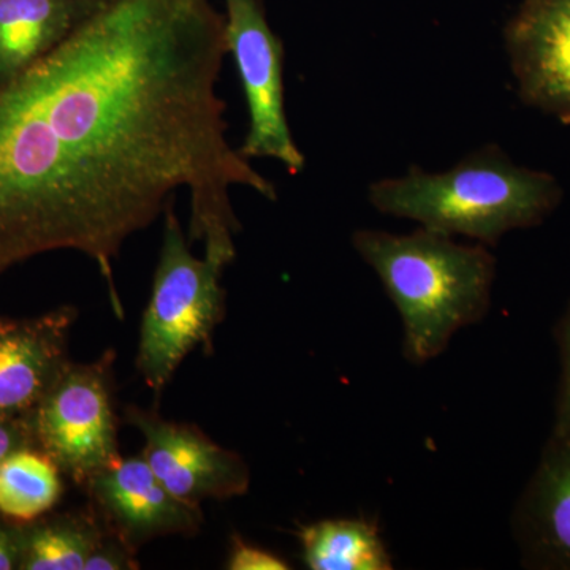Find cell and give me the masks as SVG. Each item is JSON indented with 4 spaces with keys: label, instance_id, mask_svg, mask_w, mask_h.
<instances>
[{
    "label": "cell",
    "instance_id": "cell-1",
    "mask_svg": "<svg viewBox=\"0 0 570 570\" xmlns=\"http://www.w3.org/2000/svg\"><path fill=\"white\" fill-rule=\"evenodd\" d=\"M228 55L212 0H111L0 89V277L56 250L91 258L124 317L115 262L190 197L189 238L227 268L234 187L275 184L228 142L217 94Z\"/></svg>",
    "mask_w": 570,
    "mask_h": 570
},
{
    "label": "cell",
    "instance_id": "cell-7",
    "mask_svg": "<svg viewBox=\"0 0 570 570\" xmlns=\"http://www.w3.org/2000/svg\"><path fill=\"white\" fill-rule=\"evenodd\" d=\"M126 420L145 439L142 459L175 497L200 504L243 497L250 487L246 461L190 423L171 422L154 409L129 406Z\"/></svg>",
    "mask_w": 570,
    "mask_h": 570
},
{
    "label": "cell",
    "instance_id": "cell-14",
    "mask_svg": "<svg viewBox=\"0 0 570 570\" xmlns=\"http://www.w3.org/2000/svg\"><path fill=\"white\" fill-rule=\"evenodd\" d=\"M303 560L311 570L393 569L376 524L363 519L322 520L299 531Z\"/></svg>",
    "mask_w": 570,
    "mask_h": 570
},
{
    "label": "cell",
    "instance_id": "cell-16",
    "mask_svg": "<svg viewBox=\"0 0 570 570\" xmlns=\"http://www.w3.org/2000/svg\"><path fill=\"white\" fill-rule=\"evenodd\" d=\"M225 568L228 570H288L291 566L279 554L247 543L239 535H234Z\"/></svg>",
    "mask_w": 570,
    "mask_h": 570
},
{
    "label": "cell",
    "instance_id": "cell-3",
    "mask_svg": "<svg viewBox=\"0 0 570 570\" xmlns=\"http://www.w3.org/2000/svg\"><path fill=\"white\" fill-rule=\"evenodd\" d=\"M352 245L396 306L404 356L415 365L436 358L489 311L497 258L483 245H460L425 227L409 235L363 228Z\"/></svg>",
    "mask_w": 570,
    "mask_h": 570
},
{
    "label": "cell",
    "instance_id": "cell-6",
    "mask_svg": "<svg viewBox=\"0 0 570 570\" xmlns=\"http://www.w3.org/2000/svg\"><path fill=\"white\" fill-rule=\"evenodd\" d=\"M225 41L245 91L249 129L239 153L275 159L288 174L305 170L306 157L285 115L284 43L269 26L264 0H224Z\"/></svg>",
    "mask_w": 570,
    "mask_h": 570
},
{
    "label": "cell",
    "instance_id": "cell-12",
    "mask_svg": "<svg viewBox=\"0 0 570 570\" xmlns=\"http://www.w3.org/2000/svg\"><path fill=\"white\" fill-rule=\"evenodd\" d=\"M104 6L100 0H0V89L56 50Z\"/></svg>",
    "mask_w": 570,
    "mask_h": 570
},
{
    "label": "cell",
    "instance_id": "cell-19",
    "mask_svg": "<svg viewBox=\"0 0 570 570\" xmlns=\"http://www.w3.org/2000/svg\"><path fill=\"white\" fill-rule=\"evenodd\" d=\"M33 448L28 419H0V463L17 450Z\"/></svg>",
    "mask_w": 570,
    "mask_h": 570
},
{
    "label": "cell",
    "instance_id": "cell-11",
    "mask_svg": "<svg viewBox=\"0 0 570 570\" xmlns=\"http://www.w3.org/2000/svg\"><path fill=\"white\" fill-rule=\"evenodd\" d=\"M513 530L532 569L570 570V420L554 423L520 498Z\"/></svg>",
    "mask_w": 570,
    "mask_h": 570
},
{
    "label": "cell",
    "instance_id": "cell-13",
    "mask_svg": "<svg viewBox=\"0 0 570 570\" xmlns=\"http://www.w3.org/2000/svg\"><path fill=\"white\" fill-rule=\"evenodd\" d=\"M17 527L18 570H85L86 561L108 534L92 508L47 513Z\"/></svg>",
    "mask_w": 570,
    "mask_h": 570
},
{
    "label": "cell",
    "instance_id": "cell-5",
    "mask_svg": "<svg viewBox=\"0 0 570 570\" xmlns=\"http://www.w3.org/2000/svg\"><path fill=\"white\" fill-rule=\"evenodd\" d=\"M115 362L111 348L96 362H70L28 417L33 448L80 487L122 459L112 407Z\"/></svg>",
    "mask_w": 570,
    "mask_h": 570
},
{
    "label": "cell",
    "instance_id": "cell-15",
    "mask_svg": "<svg viewBox=\"0 0 570 570\" xmlns=\"http://www.w3.org/2000/svg\"><path fill=\"white\" fill-rule=\"evenodd\" d=\"M62 472L36 448L10 453L0 463V517L28 523L52 512L63 494Z\"/></svg>",
    "mask_w": 570,
    "mask_h": 570
},
{
    "label": "cell",
    "instance_id": "cell-20",
    "mask_svg": "<svg viewBox=\"0 0 570 570\" xmlns=\"http://www.w3.org/2000/svg\"><path fill=\"white\" fill-rule=\"evenodd\" d=\"M18 562L20 543L17 523L0 517V570H18Z\"/></svg>",
    "mask_w": 570,
    "mask_h": 570
},
{
    "label": "cell",
    "instance_id": "cell-4",
    "mask_svg": "<svg viewBox=\"0 0 570 570\" xmlns=\"http://www.w3.org/2000/svg\"><path fill=\"white\" fill-rule=\"evenodd\" d=\"M223 273L224 268L205 255H194L174 206H168L135 358L138 374L156 397L163 395L190 352L198 347L212 351L214 332L227 311Z\"/></svg>",
    "mask_w": 570,
    "mask_h": 570
},
{
    "label": "cell",
    "instance_id": "cell-2",
    "mask_svg": "<svg viewBox=\"0 0 570 570\" xmlns=\"http://www.w3.org/2000/svg\"><path fill=\"white\" fill-rule=\"evenodd\" d=\"M562 195L553 175L513 163L494 142L441 174L411 167L406 175L367 187V200L379 213L483 246H497L510 232L538 227L560 206Z\"/></svg>",
    "mask_w": 570,
    "mask_h": 570
},
{
    "label": "cell",
    "instance_id": "cell-9",
    "mask_svg": "<svg viewBox=\"0 0 570 570\" xmlns=\"http://www.w3.org/2000/svg\"><path fill=\"white\" fill-rule=\"evenodd\" d=\"M504 45L521 102L570 126V0H521Z\"/></svg>",
    "mask_w": 570,
    "mask_h": 570
},
{
    "label": "cell",
    "instance_id": "cell-21",
    "mask_svg": "<svg viewBox=\"0 0 570 570\" xmlns=\"http://www.w3.org/2000/svg\"><path fill=\"white\" fill-rule=\"evenodd\" d=\"M100 2L108 3V2H111V0H100Z\"/></svg>",
    "mask_w": 570,
    "mask_h": 570
},
{
    "label": "cell",
    "instance_id": "cell-8",
    "mask_svg": "<svg viewBox=\"0 0 570 570\" xmlns=\"http://www.w3.org/2000/svg\"><path fill=\"white\" fill-rule=\"evenodd\" d=\"M105 530L137 551L151 540L198 534L200 504L175 497L140 456L121 459L85 485Z\"/></svg>",
    "mask_w": 570,
    "mask_h": 570
},
{
    "label": "cell",
    "instance_id": "cell-18",
    "mask_svg": "<svg viewBox=\"0 0 570 570\" xmlns=\"http://www.w3.org/2000/svg\"><path fill=\"white\" fill-rule=\"evenodd\" d=\"M558 344H560L561 355V382L554 423L570 420V307L558 330Z\"/></svg>",
    "mask_w": 570,
    "mask_h": 570
},
{
    "label": "cell",
    "instance_id": "cell-17",
    "mask_svg": "<svg viewBox=\"0 0 570 570\" xmlns=\"http://www.w3.org/2000/svg\"><path fill=\"white\" fill-rule=\"evenodd\" d=\"M140 562L137 551L129 549L121 540L108 532L100 546L86 561L85 570H137Z\"/></svg>",
    "mask_w": 570,
    "mask_h": 570
},
{
    "label": "cell",
    "instance_id": "cell-10",
    "mask_svg": "<svg viewBox=\"0 0 570 570\" xmlns=\"http://www.w3.org/2000/svg\"><path fill=\"white\" fill-rule=\"evenodd\" d=\"M77 306L62 305L40 316L0 314V419H28L63 373Z\"/></svg>",
    "mask_w": 570,
    "mask_h": 570
}]
</instances>
